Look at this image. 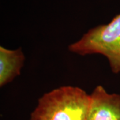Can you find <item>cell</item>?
<instances>
[{
	"mask_svg": "<svg viewBox=\"0 0 120 120\" xmlns=\"http://www.w3.org/2000/svg\"><path fill=\"white\" fill-rule=\"evenodd\" d=\"M91 101V95L78 87H60L39 98L30 120H87Z\"/></svg>",
	"mask_w": 120,
	"mask_h": 120,
	"instance_id": "obj_1",
	"label": "cell"
},
{
	"mask_svg": "<svg viewBox=\"0 0 120 120\" xmlns=\"http://www.w3.org/2000/svg\"><path fill=\"white\" fill-rule=\"evenodd\" d=\"M69 49L81 56L101 54L107 58L113 73L120 72V14L106 25L91 28Z\"/></svg>",
	"mask_w": 120,
	"mask_h": 120,
	"instance_id": "obj_2",
	"label": "cell"
},
{
	"mask_svg": "<svg viewBox=\"0 0 120 120\" xmlns=\"http://www.w3.org/2000/svg\"><path fill=\"white\" fill-rule=\"evenodd\" d=\"M91 106L87 120H120V95L108 94L98 86L91 94Z\"/></svg>",
	"mask_w": 120,
	"mask_h": 120,
	"instance_id": "obj_3",
	"label": "cell"
},
{
	"mask_svg": "<svg viewBox=\"0 0 120 120\" xmlns=\"http://www.w3.org/2000/svg\"><path fill=\"white\" fill-rule=\"evenodd\" d=\"M25 60L21 48L11 50L0 47V86L11 82L20 74Z\"/></svg>",
	"mask_w": 120,
	"mask_h": 120,
	"instance_id": "obj_4",
	"label": "cell"
}]
</instances>
